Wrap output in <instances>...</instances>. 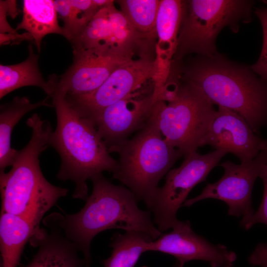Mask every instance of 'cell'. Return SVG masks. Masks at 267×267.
I'll return each instance as SVG.
<instances>
[{
  "instance_id": "6",
  "label": "cell",
  "mask_w": 267,
  "mask_h": 267,
  "mask_svg": "<svg viewBox=\"0 0 267 267\" xmlns=\"http://www.w3.org/2000/svg\"><path fill=\"white\" fill-rule=\"evenodd\" d=\"M253 1L236 0H186L185 10L172 60L192 53L215 54L216 39L225 27L238 29L240 22H248Z\"/></svg>"
},
{
  "instance_id": "20",
  "label": "cell",
  "mask_w": 267,
  "mask_h": 267,
  "mask_svg": "<svg viewBox=\"0 0 267 267\" xmlns=\"http://www.w3.org/2000/svg\"><path fill=\"white\" fill-rule=\"evenodd\" d=\"M23 17L16 30L24 29L33 37L39 52L44 36L50 34L64 36L57 20L54 0H24Z\"/></svg>"
},
{
  "instance_id": "1",
  "label": "cell",
  "mask_w": 267,
  "mask_h": 267,
  "mask_svg": "<svg viewBox=\"0 0 267 267\" xmlns=\"http://www.w3.org/2000/svg\"><path fill=\"white\" fill-rule=\"evenodd\" d=\"M169 75L199 88L214 104L242 117L256 134L267 127V82L251 67L218 56L172 61Z\"/></svg>"
},
{
  "instance_id": "14",
  "label": "cell",
  "mask_w": 267,
  "mask_h": 267,
  "mask_svg": "<svg viewBox=\"0 0 267 267\" xmlns=\"http://www.w3.org/2000/svg\"><path fill=\"white\" fill-rule=\"evenodd\" d=\"M207 145L231 153L246 163L267 149V140L258 136L239 115L219 106L200 147Z\"/></svg>"
},
{
  "instance_id": "28",
  "label": "cell",
  "mask_w": 267,
  "mask_h": 267,
  "mask_svg": "<svg viewBox=\"0 0 267 267\" xmlns=\"http://www.w3.org/2000/svg\"><path fill=\"white\" fill-rule=\"evenodd\" d=\"M7 13L6 0H0V34L16 33L17 30L10 26L6 19Z\"/></svg>"
},
{
  "instance_id": "17",
  "label": "cell",
  "mask_w": 267,
  "mask_h": 267,
  "mask_svg": "<svg viewBox=\"0 0 267 267\" xmlns=\"http://www.w3.org/2000/svg\"><path fill=\"white\" fill-rule=\"evenodd\" d=\"M185 0H161L155 23L156 55L169 69L175 52L182 20Z\"/></svg>"
},
{
  "instance_id": "9",
  "label": "cell",
  "mask_w": 267,
  "mask_h": 267,
  "mask_svg": "<svg viewBox=\"0 0 267 267\" xmlns=\"http://www.w3.org/2000/svg\"><path fill=\"white\" fill-rule=\"evenodd\" d=\"M168 70L156 54L135 58L115 70L93 92L76 97L66 98L82 116L91 120L106 107L139 90L149 80L159 86L166 80Z\"/></svg>"
},
{
  "instance_id": "10",
  "label": "cell",
  "mask_w": 267,
  "mask_h": 267,
  "mask_svg": "<svg viewBox=\"0 0 267 267\" xmlns=\"http://www.w3.org/2000/svg\"><path fill=\"white\" fill-rule=\"evenodd\" d=\"M267 161V149L248 163L222 162L220 165L224 170L222 177L208 183L199 195L186 200L182 206L190 207L208 198L220 200L227 204L229 215L242 217L240 225L244 227L255 213L252 205L253 188Z\"/></svg>"
},
{
  "instance_id": "24",
  "label": "cell",
  "mask_w": 267,
  "mask_h": 267,
  "mask_svg": "<svg viewBox=\"0 0 267 267\" xmlns=\"http://www.w3.org/2000/svg\"><path fill=\"white\" fill-rule=\"evenodd\" d=\"M267 4V2H266ZM262 24L263 32V44L258 61L251 68L263 80L267 82V6L257 8L254 11Z\"/></svg>"
},
{
  "instance_id": "21",
  "label": "cell",
  "mask_w": 267,
  "mask_h": 267,
  "mask_svg": "<svg viewBox=\"0 0 267 267\" xmlns=\"http://www.w3.org/2000/svg\"><path fill=\"white\" fill-rule=\"evenodd\" d=\"M152 237L143 232L126 231L115 233L111 239L110 256L102 261L104 267H134L139 257L147 252Z\"/></svg>"
},
{
  "instance_id": "26",
  "label": "cell",
  "mask_w": 267,
  "mask_h": 267,
  "mask_svg": "<svg viewBox=\"0 0 267 267\" xmlns=\"http://www.w3.org/2000/svg\"><path fill=\"white\" fill-rule=\"evenodd\" d=\"M253 266L267 267V243H260L255 247L248 259Z\"/></svg>"
},
{
  "instance_id": "16",
  "label": "cell",
  "mask_w": 267,
  "mask_h": 267,
  "mask_svg": "<svg viewBox=\"0 0 267 267\" xmlns=\"http://www.w3.org/2000/svg\"><path fill=\"white\" fill-rule=\"evenodd\" d=\"M29 55L26 60L14 65H0V98L10 92L25 86L41 88L49 97L56 89L58 76L53 74L45 81L40 70L38 54L31 44L28 46Z\"/></svg>"
},
{
  "instance_id": "3",
  "label": "cell",
  "mask_w": 267,
  "mask_h": 267,
  "mask_svg": "<svg viewBox=\"0 0 267 267\" xmlns=\"http://www.w3.org/2000/svg\"><path fill=\"white\" fill-rule=\"evenodd\" d=\"M66 94L56 87L51 97L57 125L49 144L61 158L57 178L62 181L72 180L75 185L73 197L86 200L89 197L87 180L104 171L113 173L118 161L110 155L92 121L70 105Z\"/></svg>"
},
{
  "instance_id": "8",
  "label": "cell",
  "mask_w": 267,
  "mask_h": 267,
  "mask_svg": "<svg viewBox=\"0 0 267 267\" xmlns=\"http://www.w3.org/2000/svg\"><path fill=\"white\" fill-rule=\"evenodd\" d=\"M226 153L219 149L205 154L192 153L184 157L179 167L167 174L164 184L158 188L147 207L152 213L153 222L161 232L172 228L178 223V211L191 190L206 180Z\"/></svg>"
},
{
  "instance_id": "15",
  "label": "cell",
  "mask_w": 267,
  "mask_h": 267,
  "mask_svg": "<svg viewBox=\"0 0 267 267\" xmlns=\"http://www.w3.org/2000/svg\"><path fill=\"white\" fill-rule=\"evenodd\" d=\"M43 223L44 227H38L29 241L37 251L24 267H86L78 247L65 236L53 214Z\"/></svg>"
},
{
  "instance_id": "22",
  "label": "cell",
  "mask_w": 267,
  "mask_h": 267,
  "mask_svg": "<svg viewBox=\"0 0 267 267\" xmlns=\"http://www.w3.org/2000/svg\"><path fill=\"white\" fill-rule=\"evenodd\" d=\"M161 0H116L121 12L138 33L156 41L155 23Z\"/></svg>"
},
{
  "instance_id": "4",
  "label": "cell",
  "mask_w": 267,
  "mask_h": 267,
  "mask_svg": "<svg viewBox=\"0 0 267 267\" xmlns=\"http://www.w3.org/2000/svg\"><path fill=\"white\" fill-rule=\"evenodd\" d=\"M26 124L32 132L29 141L18 151L11 170L0 173L1 212L25 217L40 224L68 190L50 183L40 168V156L49 146L52 132L49 122L35 113Z\"/></svg>"
},
{
  "instance_id": "23",
  "label": "cell",
  "mask_w": 267,
  "mask_h": 267,
  "mask_svg": "<svg viewBox=\"0 0 267 267\" xmlns=\"http://www.w3.org/2000/svg\"><path fill=\"white\" fill-rule=\"evenodd\" d=\"M110 6L99 10L82 33L71 42L73 47L90 48L106 45L121 49L118 45L111 28L109 19Z\"/></svg>"
},
{
  "instance_id": "30",
  "label": "cell",
  "mask_w": 267,
  "mask_h": 267,
  "mask_svg": "<svg viewBox=\"0 0 267 267\" xmlns=\"http://www.w3.org/2000/svg\"><path fill=\"white\" fill-rule=\"evenodd\" d=\"M174 267H178V266L176 265H175Z\"/></svg>"
},
{
  "instance_id": "25",
  "label": "cell",
  "mask_w": 267,
  "mask_h": 267,
  "mask_svg": "<svg viewBox=\"0 0 267 267\" xmlns=\"http://www.w3.org/2000/svg\"><path fill=\"white\" fill-rule=\"evenodd\" d=\"M259 178L262 179L264 186L263 198L258 209L244 226L246 230L250 229L253 225L259 223L267 225V161L261 172Z\"/></svg>"
},
{
  "instance_id": "2",
  "label": "cell",
  "mask_w": 267,
  "mask_h": 267,
  "mask_svg": "<svg viewBox=\"0 0 267 267\" xmlns=\"http://www.w3.org/2000/svg\"><path fill=\"white\" fill-rule=\"evenodd\" d=\"M92 191L84 206L73 214L53 213L65 236L83 253L86 267H91L90 243L100 232L111 229L137 231L154 240L161 232L154 225L151 213L140 209L132 191L123 185L113 184L102 175L90 179Z\"/></svg>"
},
{
  "instance_id": "12",
  "label": "cell",
  "mask_w": 267,
  "mask_h": 267,
  "mask_svg": "<svg viewBox=\"0 0 267 267\" xmlns=\"http://www.w3.org/2000/svg\"><path fill=\"white\" fill-rule=\"evenodd\" d=\"M139 90L106 107L91 120L108 150L142 129L152 115L156 101L155 86Z\"/></svg>"
},
{
  "instance_id": "7",
  "label": "cell",
  "mask_w": 267,
  "mask_h": 267,
  "mask_svg": "<svg viewBox=\"0 0 267 267\" xmlns=\"http://www.w3.org/2000/svg\"><path fill=\"white\" fill-rule=\"evenodd\" d=\"M173 80L178 84L176 98L167 103L156 101L152 115L166 141L184 157L200 147L216 110L197 87Z\"/></svg>"
},
{
  "instance_id": "29",
  "label": "cell",
  "mask_w": 267,
  "mask_h": 267,
  "mask_svg": "<svg viewBox=\"0 0 267 267\" xmlns=\"http://www.w3.org/2000/svg\"><path fill=\"white\" fill-rule=\"evenodd\" d=\"M6 2L7 7V14L10 16L12 18H15L20 12V10L17 7L16 1L6 0Z\"/></svg>"
},
{
  "instance_id": "19",
  "label": "cell",
  "mask_w": 267,
  "mask_h": 267,
  "mask_svg": "<svg viewBox=\"0 0 267 267\" xmlns=\"http://www.w3.org/2000/svg\"><path fill=\"white\" fill-rule=\"evenodd\" d=\"M47 97L32 103L26 96H15L0 107V173L12 166L18 151L11 147V136L15 126L28 112L41 106L53 107Z\"/></svg>"
},
{
  "instance_id": "5",
  "label": "cell",
  "mask_w": 267,
  "mask_h": 267,
  "mask_svg": "<svg viewBox=\"0 0 267 267\" xmlns=\"http://www.w3.org/2000/svg\"><path fill=\"white\" fill-rule=\"evenodd\" d=\"M108 151L119 155L113 178L125 185L138 202H143L147 207L159 187L160 180L183 156L166 141L152 115L142 129L132 137L109 148Z\"/></svg>"
},
{
  "instance_id": "27",
  "label": "cell",
  "mask_w": 267,
  "mask_h": 267,
  "mask_svg": "<svg viewBox=\"0 0 267 267\" xmlns=\"http://www.w3.org/2000/svg\"><path fill=\"white\" fill-rule=\"evenodd\" d=\"M0 45L10 44H19L23 40H33L32 36L28 32L20 34L18 33L12 34H0Z\"/></svg>"
},
{
  "instance_id": "18",
  "label": "cell",
  "mask_w": 267,
  "mask_h": 267,
  "mask_svg": "<svg viewBox=\"0 0 267 267\" xmlns=\"http://www.w3.org/2000/svg\"><path fill=\"white\" fill-rule=\"evenodd\" d=\"M40 224L31 219L1 212L0 250L2 267H17L26 244Z\"/></svg>"
},
{
  "instance_id": "13",
  "label": "cell",
  "mask_w": 267,
  "mask_h": 267,
  "mask_svg": "<svg viewBox=\"0 0 267 267\" xmlns=\"http://www.w3.org/2000/svg\"><path fill=\"white\" fill-rule=\"evenodd\" d=\"M168 233H163L151 241L147 251L171 255L177 259L176 264L183 267L193 260L208 262L212 267H233L236 254L222 244H214L194 232L188 221H179Z\"/></svg>"
},
{
  "instance_id": "11",
  "label": "cell",
  "mask_w": 267,
  "mask_h": 267,
  "mask_svg": "<svg viewBox=\"0 0 267 267\" xmlns=\"http://www.w3.org/2000/svg\"><path fill=\"white\" fill-rule=\"evenodd\" d=\"M73 48V63L64 74L58 76L57 84L58 88L65 91L67 97H76L93 92L115 70L136 58L137 55L106 45Z\"/></svg>"
}]
</instances>
